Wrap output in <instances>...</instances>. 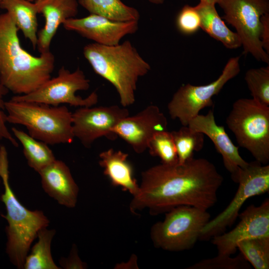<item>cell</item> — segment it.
<instances>
[{
	"label": "cell",
	"mask_w": 269,
	"mask_h": 269,
	"mask_svg": "<svg viewBox=\"0 0 269 269\" xmlns=\"http://www.w3.org/2000/svg\"><path fill=\"white\" fill-rule=\"evenodd\" d=\"M224 178L211 162L192 157L184 163H160L142 172L137 193L130 203L135 214L147 209L157 215L190 206L208 210L217 201Z\"/></svg>",
	"instance_id": "obj_1"
},
{
	"label": "cell",
	"mask_w": 269,
	"mask_h": 269,
	"mask_svg": "<svg viewBox=\"0 0 269 269\" xmlns=\"http://www.w3.org/2000/svg\"><path fill=\"white\" fill-rule=\"evenodd\" d=\"M18 30L7 12L0 14V82L15 95H22L51 78L55 59L50 51L35 56L24 50Z\"/></svg>",
	"instance_id": "obj_2"
},
{
	"label": "cell",
	"mask_w": 269,
	"mask_h": 269,
	"mask_svg": "<svg viewBox=\"0 0 269 269\" xmlns=\"http://www.w3.org/2000/svg\"><path fill=\"white\" fill-rule=\"evenodd\" d=\"M83 55L94 71L115 88L124 107L135 102L138 80L151 67L131 41L113 46L91 43L84 46Z\"/></svg>",
	"instance_id": "obj_3"
},
{
	"label": "cell",
	"mask_w": 269,
	"mask_h": 269,
	"mask_svg": "<svg viewBox=\"0 0 269 269\" xmlns=\"http://www.w3.org/2000/svg\"><path fill=\"white\" fill-rule=\"evenodd\" d=\"M0 177L4 189L0 199L6 210L1 216L7 222L5 252L14 266L23 269L31 244L39 231L47 228L50 221L42 211L29 210L15 196L9 183L8 154L4 145L0 147Z\"/></svg>",
	"instance_id": "obj_4"
},
{
	"label": "cell",
	"mask_w": 269,
	"mask_h": 269,
	"mask_svg": "<svg viewBox=\"0 0 269 269\" xmlns=\"http://www.w3.org/2000/svg\"><path fill=\"white\" fill-rule=\"evenodd\" d=\"M5 120L26 128L32 137L48 145L69 144L74 140L72 113L64 105L53 106L15 99L5 101Z\"/></svg>",
	"instance_id": "obj_5"
},
{
	"label": "cell",
	"mask_w": 269,
	"mask_h": 269,
	"mask_svg": "<svg viewBox=\"0 0 269 269\" xmlns=\"http://www.w3.org/2000/svg\"><path fill=\"white\" fill-rule=\"evenodd\" d=\"M226 124L239 145L264 165L269 161V106L254 99L241 98L233 104Z\"/></svg>",
	"instance_id": "obj_6"
},
{
	"label": "cell",
	"mask_w": 269,
	"mask_h": 269,
	"mask_svg": "<svg viewBox=\"0 0 269 269\" xmlns=\"http://www.w3.org/2000/svg\"><path fill=\"white\" fill-rule=\"evenodd\" d=\"M208 210L180 206L165 213L164 220L154 224L150 236L155 247L169 252L192 248L201 231L210 220Z\"/></svg>",
	"instance_id": "obj_7"
},
{
	"label": "cell",
	"mask_w": 269,
	"mask_h": 269,
	"mask_svg": "<svg viewBox=\"0 0 269 269\" xmlns=\"http://www.w3.org/2000/svg\"><path fill=\"white\" fill-rule=\"evenodd\" d=\"M232 178L239 185L234 197L222 212L204 226L199 240L207 241L224 233L236 220L248 199L269 192V165H262L257 161L248 163L240 167Z\"/></svg>",
	"instance_id": "obj_8"
},
{
	"label": "cell",
	"mask_w": 269,
	"mask_h": 269,
	"mask_svg": "<svg viewBox=\"0 0 269 269\" xmlns=\"http://www.w3.org/2000/svg\"><path fill=\"white\" fill-rule=\"evenodd\" d=\"M223 18L234 27L239 36L244 53L259 61L269 63V54L260 39L261 18L269 11V0H218Z\"/></svg>",
	"instance_id": "obj_9"
},
{
	"label": "cell",
	"mask_w": 269,
	"mask_h": 269,
	"mask_svg": "<svg viewBox=\"0 0 269 269\" xmlns=\"http://www.w3.org/2000/svg\"><path fill=\"white\" fill-rule=\"evenodd\" d=\"M89 87L90 80L80 68L71 72L62 66L56 77L50 78L35 91L26 95H15L12 98L53 106L66 104L79 108L91 107L98 101L96 91L85 98L76 95L77 92L87 90Z\"/></svg>",
	"instance_id": "obj_10"
},
{
	"label": "cell",
	"mask_w": 269,
	"mask_h": 269,
	"mask_svg": "<svg viewBox=\"0 0 269 269\" xmlns=\"http://www.w3.org/2000/svg\"><path fill=\"white\" fill-rule=\"evenodd\" d=\"M240 72V57H232L220 76L213 82L205 85L187 84L181 86L168 104L170 117L178 119L183 126H188L190 120L199 115L202 109L213 105V97L217 95L224 85Z\"/></svg>",
	"instance_id": "obj_11"
},
{
	"label": "cell",
	"mask_w": 269,
	"mask_h": 269,
	"mask_svg": "<svg viewBox=\"0 0 269 269\" xmlns=\"http://www.w3.org/2000/svg\"><path fill=\"white\" fill-rule=\"evenodd\" d=\"M129 115L126 107L117 105L79 107L72 113L74 138L87 148L102 136L114 139L117 136L112 132L113 128Z\"/></svg>",
	"instance_id": "obj_12"
},
{
	"label": "cell",
	"mask_w": 269,
	"mask_h": 269,
	"mask_svg": "<svg viewBox=\"0 0 269 269\" xmlns=\"http://www.w3.org/2000/svg\"><path fill=\"white\" fill-rule=\"evenodd\" d=\"M240 221L230 231L213 237L212 244L218 254L229 255L235 253L240 242L253 238L269 237V199L260 206L252 205L239 214Z\"/></svg>",
	"instance_id": "obj_13"
},
{
	"label": "cell",
	"mask_w": 269,
	"mask_h": 269,
	"mask_svg": "<svg viewBox=\"0 0 269 269\" xmlns=\"http://www.w3.org/2000/svg\"><path fill=\"white\" fill-rule=\"evenodd\" d=\"M167 120L159 108L150 105L136 114L129 115L120 121L112 132L132 147L137 153L143 152L157 133L167 131Z\"/></svg>",
	"instance_id": "obj_14"
},
{
	"label": "cell",
	"mask_w": 269,
	"mask_h": 269,
	"mask_svg": "<svg viewBox=\"0 0 269 269\" xmlns=\"http://www.w3.org/2000/svg\"><path fill=\"white\" fill-rule=\"evenodd\" d=\"M63 26L94 43L113 46L120 43L126 35L135 33L138 29V21H115L90 14L84 17L69 19Z\"/></svg>",
	"instance_id": "obj_15"
},
{
	"label": "cell",
	"mask_w": 269,
	"mask_h": 269,
	"mask_svg": "<svg viewBox=\"0 0 269 269\" xmlns=\"http://www.w3.org/2000/svg\"><path fill=\"white\" fill-rule=\"evenodd\" d=\"M193 132L206 135L212 141L216 150L221 155L225 168L234 176L240 167L248 163L240 155L239 147L234 144L223 126L218 125L213 110L206 115H198L187 126Z\"/></svg>",
	"instance_id": "obj_16"
},
{
	"label": "cell",
	"mask_w": 269,
	"mask_h": 269,
	"mask_svg": "<svg viewBox=\"0 0 269 269\" xmlns=\"http://www.w3.org/2000/svg\"><path fill=\"white\" fill-rule=\"evenodd\" d=\"M38 173L42 188L49 196L61 205L75 207L79 187L64 162L56 159Z\"/></svg>",
	"instance_id": "obj_17"
},
{
	"label": "cell",
	"mask_w": 269,
	"mask_h": 269,
	"mask_svg": "<svg viewBox=\"0 0 269 269\" xmlns=\"http://www.w3.org/2000/svg\"><path fill=\"white\" fill-rule=\"evenodd\" d=\"M35 3L38 13L45 19L44 26L37 33L36 47L41 54L50 51L52 40L61 24L75 17L79 3L78 0H42Z\"/></svg>",
	"instance_id": "obj_18"
},
{
	"label": "cell",
	"mask_w": 269,
	"mask_h": 269,
	"mask_svg": "<svg viewBox=\"0 0 269 269\" xmlns=\"http://www.w3.org/2000/svg\"><path fill=\"white\" fill-rule=\"evenodd\" d=\"M128 156L121 150L110 148L99 154V164L113 185L121 187L133 196L138 192L139 185L134 177Z\"/></svg>",
	"instance_id": "obj_19"
},
{
	"label": "cell",
	"mask_w": 269,
	"mask_h": 269,
	"mask_svg": "<svg viewBox=\"0 0 269 269\" xmlns=\"http://www.w3.org/2000/svg\"><path fill=\"white\" fill-rule=\"evenodd\" d=\"M0 8L6 10L35 49L37 41L38 13L35 2L28 0H1Z\"/></svg>",
	"instance_id": "obj_20"
},
{
	"label": "cell",
	"mask_w": 269,
	"mask_h": 269,
	"mask_svg": "<svg viewBox=\"0 0 269 269\" xmlns=\"http://www.w3.org/2000/svg\"><path fill=\"white\" fill-rule=\"evenodd\" d=\"M201 19L200 28L227 48L235 49L242 46L237 33L230 30L218 14L215 5L199 3L195 6Z\"/></svg>",
	"instance_id": "obj_21"
},
{
	"label": "cell",
	"mask_w": 269,
	"mask_h": 269,
	"mask_svg": "<svg viewBox=\"0 0 269 269\" xmlns=\"http://www.w3.org/2000/svg\"><path fill=\"white\" fill-rule=\"evenodd\" d=\"M11 131L17 141L21 143L28 166L35 171L39 173L56 159L47 143L15 127H12Z\"/></svg>",
	"instance_id": "obj_22"
},
{
	"label": "cell",
	"mask_w": 269,
	"mask_h": 269,
	"mask_svg": "<svg viewBox=\"0 0 269 269\" xmlns=\"http://www.w3.org/2000/svg\"><path fill=\"white\" fill-rule=\"evenodd\" d=\"M79 4L90 14L119 21H138L139 11L121 0H78Z\"/></svg>",
	"instance_id": "obj_23"
},
{
	"label": "cell",
	"mask_w": 269,
	"mask_h": 269,
	"mask_svg": "<svg viewBox=\"0 0 269 269\" xmlns=\"http://www.w3.org/2000/svg\"><path fill=\"white\" fill-rule=\"evenodd\" d=\"M54 229L47 228L38 233L37 242L29 251L25 260L24 269H60L54 262L51 254V243L55 235Z\"/></svg>",
	"instance_id": "obj_24"
},
{
	"label": "cell",
	"mask_w": 269,
	"mask_h": 269,
	"mask_svg": "<svg viewBox=\"0 0 269 269\" xmlns=\"http://www.w3.org/2000/svg\"><path fill=\"white\" fill-rule=\"evenodd\" d=\"M237 248L254 269H269V237L243 240Z\"/></svg>",
	"instance_id": "obj_25"
},
{
	"label": "cell",
	"mask_w": 269,
	"mask_h": 269,
	"mask_svg": "<svg viewBox=\"0 0 269 269\" xmlns=\"http://www.w3.org/2000/svg\"><path fill=\"white\" fill-rule=\"evenodd\" d=\"M176 149L178 163L182 164L193 156L194 151L202 149L204 134L193 132L187 126L171 132Z\"/></svg>",
	"instance_id": "obj_26"
},
{
	"label": "cell",
	"mask_w": 269,
	"mask_h": 269,
	"mask_svg": "<svg viewBox=\"0 0 269 269\" xmlns=\"http://www.w3.org/2000/svg\"><path fill=\"white\" fill-rule=\"evenodd\" d=\"M245 80L252 98L269 106V66L249 69Z\"/></svg>",
	"instance_id": "obj_27"
},
{
	"label": "cell",
	"mask_w": 269,
	"mask_h": 269,
	"mask_svg": "<svg viewBox=\"0 0 269 269\" xmlns=\"http://www.w3.org/2000/svg\"><path fill=\"white\" fill-rule=\"evenodd\" d=\"M147 149L151 155L158 157L162 163H178L176 149L171 132L164 131L156 133L150 140Z\"/></svg>",
	"instance_id": "obj_28"
},
{
	"label": "cell",
	"mask_w": 269,
	"mask_h": 269,
	"mask_svg": "<svg viewBox=\"0 0 269 269\" xmlns=\"http://www.w3.org/2000/svg\"><path fill=\"white\" fill-rule=\"evenodd\" d=\"M251 265L242 254L235 257L218 255L213 258L202 260L187 269H251Z\"/></svg>",
	"instance_id": "obj_29"
},
{
	"label": "cell",
	"mask_w": 269,
	"mask_h": 269,
	"mask_svg": "<svg viewBox=\"0 0 269 269\" xmlns=\"http://www.w3.org/2000/svg\"><path fill=\"white\" fill-rule=\"evenodd\" d=\"M176 25L179 32L183 34L196 32L200 28L201 19L195 6L184 5L176 17Z\"/></svg>",
	"instance_id": "obj_30"
},
{
	"label": "cell",
	"mask_w": 269,
	"mask_h": 269,
	"mask_svg": "<svg viewBox=\"0 0 269 269\" xmlns=\"http://www.w3.org/2000/svg\"><path fill=\"white\" fill-rule=\"evenodd\" d=\"M9 91L0 82V140L5 139L15 147L18 146V143L7 129L6 125L5 114L4 111V97Z\"/></svg>",
	"instance_id": "obj_31"
},
{
	"label": "cell",
	"mask_w": 269,
	"mask_h": 269,
	"mask_svg": "<svg viewBox=\"0 0 269 269\" xmlns=\"http://www.w3.org/2000/svg\"><path fill=\"white\" fill-rule=\"evenodd\" d=\"M59 265L64 269H85L87 264L83 262L78 255L76 245L73 244L69 255L67 258H61L59 260Z\"/></svg>",
	"instance_id": "obj_32"
},
{
	"label": "cell",
	"mask_w": 269,
	"mask_h": 269,
	"mask_svg": "<svg viewBox=\"0 0 269 269\" xmlns=\"http://www.w3.org/2000/svg\"><path fill=\"white\" fill-rule=\"evenodd\" d=\"M260 39L262 47L269 54V13L261 18Z\"/></svg>",
	"instance_id": "obj_33"
},
{
	"label": "cell",
	"mask_w": 269,
	"mask_h": 269,
	"mask_svg": "<svg viewBox=\"0 0 269 269\" xmlns=\"http://www.w3.org/2000/svg\"><path fill=\"white\" fill-rule=\"evenodd\" d=\"M138 268L137 258L134 254L132 255L127 262L118 263L114 267L115 269H138Z\"/></svg>",
	"instance_id": "obj_34"
},
{
	"label": "cell",
	"mask_w": 269,
	"mask_h": 269,
	"mask_svg": "<svg viewBox=\"0 0 269 269\" xmlns=\"http://www.w3.org/2000/svg\"><path fill=\"white\" fill-rule=\"evenodd\" d=\"M218 0H200V2L203 4H213L217 3Z\"/></svg>",
	"instance_id": "obj_35"
},
{
	"label": "cell",
	"mask_w": 269,
	"mask_h": 269,
	"mask_svg": "<svg viewBox=\"0 0 269 269\" xmlns=\"http://www.w3.org/2000/svg\"><path fill=\"white\" fill-rule=\"evenodd\" d=\"M149 2L156 4H162L165 0H147Z\"/></svg>",
	"instance_id": "obj_36"
},
{
	"label": "cell",
	"mask_w": 269,
	"mask_h": 269,
	"mask_svg": "<svg viewBox=\"0 0 269 269\" xmlns=\"http://www.w3.org/2000/svg\"><path fill=\"white\" fill-rule=\"evenodd\" d=\"M29 0L30 1H31V2H33L34 1H36V0Z\"/></svg>",
	"instance_id": "obj_37"
},
{
	"label": "cell",
	"mask_w": 269,
	"mask_h": 269,
	"mask_svg": "<svg viewBox=\"0 0 269 269\" xmlns=\"http://www.w3.org/2000/svg\"><path fill=\"white\" fill-rule=\"evenodd\" d=\"M0 146H1V145L0 144ZM0 183H1V179H0Z\"/></svg>",
	"instance_id": "obj_38"
},
{
	"label": "cell",
	"mask_w": 269,
	"mask_h": 269,
	"mask_svg": "<svg viewBox=\"0 0 269 269\" xmlns=\"http://www.w3.org/2000/svg\"><path fill=\"white\" fill-rule=\"evenodd\" d=\"M41 0H36V1H41Z\"/></svg>",
	"instance_id": "obj_39"
},
{
	"label": "cell",
	"mask_w": 269,
	"mask_h": 269,
	"mask_svg": "<svg viewBox=\"0 0 269 269\" xmlns=\"http://www.w3.org/2000/svg\"><path fill=\"white\" fill-rule=\"evenodd\" d=\"M1 0H0V3Z\"/></svg>",
	"instance_id": "obj_40"
}]
</instances>
